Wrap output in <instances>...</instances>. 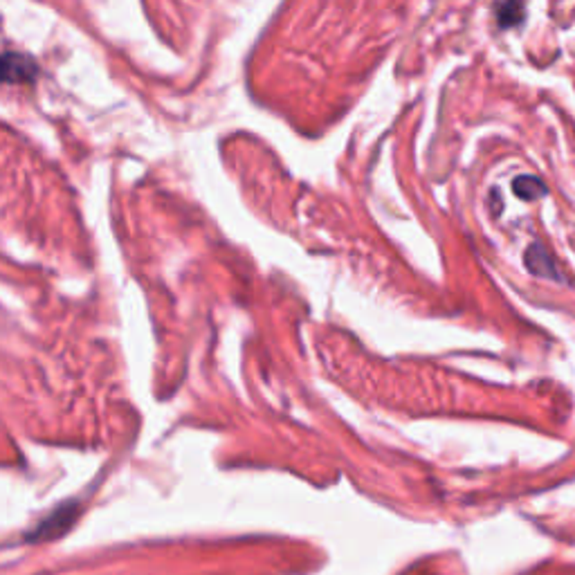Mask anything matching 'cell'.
<instances>
[{
    "label": "cell",
    "instance_id": "3",
    "mask_svg": "<svg viewBox=\"0 0 575 575\" xmlns=\"http://www.w3.org/2000/svg\"><path fill=\"white\" fill-rule=\"evenodd\" d=\"M526 266H528V270L533 272V275H537V276H551V279H557V281H562V276L557 275V267H555V263H553V258H551V254L546 252V249L542 248V245H533V248H528L526 249Z\"/></svg>",
    "mask_w": 575,
    "mask_h": 575
},
{
    "label": "cell",
    "instance_id": "4",
    "mask_svg": "<svg viewBox=\"0 0 575 575\" xmlns=\"http://www.w3.org/2000/svg\"><path fill=\"white\" fill-rule=\"evenodd\" d=\"M512 187H515V194L524 200L537 199V196L546 194V187H544L537 178H530V175H520Z\"/></svg>",
    "mask_w": 575,
    "mask_h": 575
},
{
    "label": "cell",
    "instance_id": "1",
    "mask_svg": "<svg viewBox=\"0 0 575 575\" xmlns=\"http://www.w3.org/2000/svg\"><path fill=\"white\" fill-rule=\"evenodd\" d=\"M79 515V506L74 502L63 503L61 508H56L52 515H47L41 524L34 528V533L30 535V539H37V542H46V539H55L59 535H63L70 526L74 524Z\"/></svg>",
    "mask_w": 575,
    "mask_h": 575
},
{
    "label": "cell",
    "instance_id": "2",
    "mask_svg": "<svg viewBox=\"0 0 575 575\" xmlns=\"http://www.w3.org/2000/svg\"><path fill=\"white\" fill-rule=\"evenodd\" d=\"M37 63L28 55H0V83H30L37 79Z\"/></svg>",
    "mask_w": 575,
    "mask_h": 575
},
{
    "label": "cell",
    "instance_id": "5",
    "mask_svg": "<svg viewBox=\"0 0 575 575\" xmlns=\"http://www.w3.org/2000/svg\"><path fill=\"white\" fill-rule=\"evenodd\" d=\"M495 14H497V21L502 28H512V25H520L521 19H524V7L521 5H497L495 7Z\"/></svg>",
    "mask_w": 575,
    "mask_h": 575
}]
</instances>
